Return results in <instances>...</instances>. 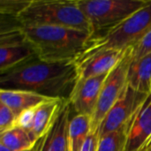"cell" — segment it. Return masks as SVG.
I'll return each instance as SVG.
<instances>
[{
  "mask_svg": "<svg viewBox=\"0 0 151 151\" xmlns=\"http://www.w3.org/2000/svg\"><path fill=\"white\" fill-rule=\"evenodd\" d=\"M79 80L75 61L44 62L35 58L0 74V89L31 91L69 101Z\"/></svg>",
  "mask_w": 151,
  "mask_h": 151,
  "instance_id": "1",
  "label": "cell"
},
{
  "mask_svg": "<svg viewBox=\"0 0 151 151\" xmlns=\"http://www.w3.org/2000/svg\"><path fill=\"white\" fill-rule=\"evenodd\" d=\"M36 58L44 62L75 61L86 50L90 32L63 27L20 26Z\"/></svg>",
  "mask_w": 151,
  "mask_h": 151,
  "instance_id": "2",
  "label": "cell"
},
{
  "mask_svg": "<svg viewBox=\"0 0 151 151\" xmlns=\"http://www.w3.org/2000/svg\"><path fill=\"white\" fill-rule=\"evenodd\" d=\"M17 19L22 26L63 27L91 33L90 25L77 0H29Z\"/></svg>",
  "mask_w": 151,
  "mask_h": 151,
  "instance_id": "3",
  "label": "cell"
},
{
  "mask_svg": "<svg viewBox=\"0 0 151 151\" xmlns=\"http://www.w3.org/2000/svg\"><path fill=\"white\" fill-rule=\"evenodd\" d=\"M151 27V0L146 6L114 27L92 35L86 50L76 60L81 61L99 51L125 50L134 46Z\"/></svg>",
  "mask_w": 151,
  "mask_h": 151,
  "instance_id": "4",
  "label": "cell"
},
{
  "mask_svg": "<svg viewBox=\"0 0 151 151\" xmlns=\"http://www.w3.org/2000/svg\"><path fill=\"white\" fill-rule=\"evenodd\" d=\"M86 16L92 35L123 22L148 4L150 0H77Z\"/></svg>",
  "mask_w": 151,
  "mask_h": 151,
  "instance_id": "5",
  "label": "cell"
},
{
  "mask_svg": "<svg viewBox=\"0 0 151 151\" xmlns=\"http://www.w3.org/2000/svg\"><path fill=\"white\" fill-rule=\"evenodd\" d=\"M131 63V48H129L123 59L108 73L104 82L96 110L90 118V133L98 132L104 117L127 87Z\"/></svg>",
  "mask_w": 151,
  "mask_h": 151,
  "instance_id": "6",
  "label": "cell"
},
{
  "mask_svg": "<svg viewBox=\"0 0 151 151\" xmlns=\"http://www.w3.org/2000/svg\"><path fill=\"white\" fill-rule=\"evenodd\" d=\"M20 26L0 32V74L37 58L34 49L26 41Z\"/></svg>",
  "mask_w": 151,
  "mask_h": 151,
  "instance_id": "7",
  "label": "cell"
},
{
  "mask_svg": "<svg viewBox=\"0 0 151 151\" xmlns=\"http://www.w3.org/2000/svg\"><path fill=\"white\" fill-rule=\"evenodd\" d=\"M148 95L138 92L127 85L120 98L108 111L101 123L98 130L99 137L127 126Z\"/></svg>",
  "mask_w": 151,
  "mask_h": 151,
  "instance_id": "8",
  "label": "cell"
},
{
  "mask_svg": "<svg viewBox=\"0 0 151 151\" xmlns=\"http://www.w3.org/2000/svg\"><path fill=\"white\" fill-rule=\"evenodd\" d=\"M125 151H145L151 140V92L127 125Z\"/></svg>",
  "mask_w": 151,
  "mask_h": 151,
  "instance_id": "9",
  "label": "cell"
},
{
  "mask_svg": "<svg viewBox=\"0 0 151 151\" xmlns=\"http://www.w3.org/2000/svg\"><path fill=\"white\" fill-rule=\"evenodd\" d=\"M72 107L65 101L49 130L35 143L34 151H68V128Z\"/></svg>",
  "mask_w": 151,
  "mask_h": 151,
  "instance_id": "10",
  "label": "cell"
},
{
  "mask_svg": "<svg viewBox=\"0 0 151 151\" xmlns=\"http://www.w3.org/2000/svg\"><path fill=\"white\" fill-rule=\"evenodd\" d=\"M108 73L78 80L74 91L69 100L74 115L92 117L100 96L101 89Z\"/></svg>",
  "mask_w": 151,
  "mask_h": 151,
  "instance_id": "11",
  "label": "cell"
},
{
  "mask_svg": "<svg viewBox=\"0 0 151 151\" xmlns=\"http://www.w3.org/2000/svg\"><path fill=\"white\" fill-rule=\"evenodd\" d=\"M127 50H103L76 62L79 70V80L109 73L123 59Z\"/></svg>",
  "mask_w": 151,
  "mask_h": 151,
  "instance_id": "12",
  "label": "cell"
},
{
  "mask_svg": "<svg viewBox=\"0 0 151 151\" xmlns=\"http://www.w3.org/2000/svg\"><path fill=\"white\" fill-rule=\"evenodd\" d=\"M65 102V100L60 99H50L36 107L33 123L28 132L34 143H35L51 127Z\"/></svg>",
  "mask_w": 151,
  "mask_h": 151,
  "instance_id": "13",
  "label": "cell"
},
{
  "mask_svg": "<svg viewBox=\"0 0 151 151\" xmlns=\"http://www.w3.org/2000/svg\"><path fill=\"white\" fill-rule=\"evenodd\" d=\"M52 98L19 89H0V102L8 106L18 117L22 111L36 107Z\"/></svg>",
  "mask_w": 151,
  "mask_h": 151,
  "instance_id": "14",
  "label": "cell"
},
{
  "mask_svg": "<svg viewBox=\"0 0 151 151\" xmlns=\"http://www.w3.org/2000/svg\"><path fill=\"white\" fill-rule=\"evenodd\" d=\"M128 85L138 92H151V52L139 59L132 60L128 72Z\"/></svg>",
  "mask_w": 151,
  "mask_h": 151,
  "instance_id": "15",
  "label": "cell"
},
{
  "mask_svg": "<svg viewBox=\"0 0 151 151\" xmlns=\"http://www.w3.org/2000/svg\"><path fill=\"white\" fill-rule=\"evenodd\" d=\"M90 134V117L73 115L68 128V151H81Z\"/></svg>",
  "mask_w": 151,
  "mask_h": 151,
  "instance_id": "16",
  "label": "cell"
},
{
  "mask_svg": "<svg viewBox=\"0 0 151 151\" xmlns=\"http://www.w3.org/2000/svg\"><path fill=\"white\" fill-rule=\"evenodd\" d=\"M0 143L5 145L12 151L30 150L35 145L27 132L19 127H14L0 134Z\"/></svg>",
  "mask_w": 151,
  "mask_h": 151,
  "instance_id": "17",
  "label": "cell"
},
{
  "mask_svg": "<svg viewBox=\"0 0 151 151\" xmlns=\"http://www.w3.org/2000/svg\"><path fill=\"white\" fill-rule=\"evenodd\" d=\"M127 127L99 137L96 151H125L127 144Z\"/></svg>",
  "mask_w": 151,
  "mask_h": 151,
  "instance_id": "18",
  "label": "cell"
},
{
  "mask_svg": "<svg viewBox=\"0 0 151 151\" xmlns=\"http://www.w3.org/2000/svg\"><path fill=\"white\" fill-rule=\"evenodd\" d=\"M28 3L29 0H0V13L17 19Z\"/></svg>",
  "mask_w": 151,
  "mask_h": 151,
  "instance_id": "19",
  "label": "cell"
},
{
  "mask_svg": "<svg viewBox=\"0 0 151 151\" xmlns=\"http://www.w3.org/2000/svg\"><path fill=\"white\" fill-rule=\"evenodd\" d=\"M17 117L12 111L0 102V134L15 127Z\"/></svg>",
  "mask_w": 151,
  "mask_h": 151,
  "instance_id": "20",
  "label": "cell"
},
{
  "mask_svg": "<svg viewBox=\"0 0 151 151\" xmlns=\"http://www.w3.org/2000/svg\"><path fill=\"white\" fill-rule=\"evenodd\" d=\"M151 52V27L145 34V35L131 48V57L132 60H136L141 58Z\"/></svg>",
  "mask_w": 151,
  "mask_h": 151,
  "instance_id": "21",
  "label": "cell"
},
{
  "mask_svg": "<svg viewBox=\"0 0 151 151\" xmlns=\"http://www.w3.org/2000/svg\"><path fill=\"white\" fill-rule=\"evenodd\" d=\"M36 107L30 108V109H27V110L22 111L16 119L15 127L22 128L25 131H27L28 134V132L31 128L32 123H33V119H34V116H35Z\"/></svg>",
  "mask_w": 151,
  "mask_h": 151,
  "instance_id": "22",
  "label": "cell"
},
{
  "mask_svg": "<svg viewBox=\"0 0 151 151\" xmlns=\"http://www.w3.org/2000/svg\"><path fill=\"white\" fill-rule=\"evenodd\" d=\"M98 139H99L98 132L90 133V134L88 137L84 146L82 147L81 151H96Z\"/></svg>",
  "mask_w": 151,
  "mask_h": 151,
  "instance_id": "23",
  "label": "cell"
},
{
  "mask_svg": "<svg viewBox=\"0 0 151 151\" xmlns=\"http://www.w3.org/2000/svg\"><path fill=\"white\" fill-rule=\"evenodd\" d=\"M0 151H12V150H10L9 148H7L5 145L0 143Z\"/></svg>",
  "mask_w": 151,
  "mask_h": 151,
  "instance_id": "24",
  "label": "cell"
},
{
  "mask_svg": "<svg viewBox=\"0 0 151 151\" xmlns=\"http://www.w3.org/2000/svg\"><path fill=\"white\" fill-rule=\"evenodd\" d=\"M150 148H151V140L150 141V142L148 143V145H147V148H146V150L145 151H148L149 150H150Z\"/></svg>",
  "mask_w": 151,
  "mask_h": 151,
  "instance_id": "25",
  "label": "cell"
},
{
  "mask_svg": "<svg viewBox=\"0 0 151 151\" xmlns=\"http://www.w3.org/2000/svg\"><path fill=\"white\" fill-rule=\"evenodd\" d=\"M24 151H34V147H33L32 149H30V150H24Z\"/></svg>",
  "mask_w": 151,
  "mask_h": 151,
  "instance_id": "26",
  "label": "cell"
},
{
  "mask_svg": "<svg viewBox=\"0 0 151 151\" xmlns=\"http://www.w3.org/2000/svg\"><path fill=\"white\" fill-rule=\"evenodd\" d=\"M148 151H151V148H150V150H148Z\"/></svg>",
  "mask_w": 151,
  "mask_h": 151,
  "instance_id": "27",
  "label": "cell"
}]
</instances>
